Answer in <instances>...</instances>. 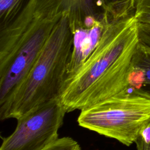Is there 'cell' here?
Instances as JSON below:
<instances>
[{"mask_svg":"<svg viewBox=\"0 0 150 150\" xmlns=\"http://www.w3.org/2000/svg\"><path fill=\"white\" fill-rule=\"evenodd\" d=\"M128 83V91L150 100V47L140 41L131 60Z\"/></svg>","mask_w":150,"mask_h":150,"instance_id":"52a82bcc","label":"cell"},{"mask_svg":"<svg viewBox=\"0 0 150 150\" xmlns=\"http://www.w3.org/2000/svg\"><path fill=\"white\" fill-rule=\"evenodd\" d=\"M42 150H81L80 144L69 137L58 138Z\"/></svg>","mask_w":150,"mask_h":150,"instance_id":"8fae6325","label":"cell"},{"mask_svg":"<svg viewBox=\"0 0 150 150\" xmlns=\"http://www.w3.org/2000/svg\"><path fill=\"white\" fill-rule=\"evenodd\" d=\"M150 120V100L131 91L80 110L79 125L130 146Z\"/></svg>","mask_w":150,"mask_h":150,"instance_id":"3957f363","label":"cell"},{"mask_svg":"<svg viewBox=\"0 0 150 150\" xmlns=\"http://www.w3.org/2000/svg\"><path fill=\"white\" fill-rule=\"evenodd\" d=\"M139 42L134 15L112 22L80 70L64 83L60 98L66 112L128 92L131 60Z\"/></svg>","mask_w":150,"mask_h":150,"instance_id":"6da1fadb","label":"cell"},{"mask_svg":"<svg viewBox=\"0 0 150 150\" xmlns=\"http://www.w3.org/2000/svg\"><path fill=\"white\" fill-rule=\"evenodd\" d=\"M62 16L31 23L9 57L0 64V104L11 96L30 71Z\"/></svg>","mask_w":150,"mask_h":150,"instance_id":"5b68a950","label":"cell"},{"mask_svg":"<svg viewBox=\"0 0 150 150\" xmlns=\"http://www.w3.org/2000/svg\"><path fill=\"white\" fill-rule=\"evenodd\" d=\"M139 41L150 47V25L137 22Z\"/></svg>","mask_w":150,"mask_h":150,"instance_id":"4fadbf2b","label":"cell"},{"mask_svg":"<svg viewBox=\"0 0 150 150\" xmlns=\"http://www.w3.org/2000/svg\"><path fill=\"white\" fill-rule=\"evenodd\" d=\"M114 21L115 20L106 12L102 15L87 16L78 21L69 20L73 34V48L65 83L80 70L97 47L107 26Z\"/></svg>","mask_w":150,"mask_h":150,"instance_id":"8992f818","label":"cell"},{"mask_svg":"<svg viewBox=\"0 0 150 150\" xmlns=\"http://www.w3.org/2000/svg\"><path fill=\"white\" fill-rule=\"evenodd\" d=\"M73 48L69 13L56 25L28 75L0 104V120L17 119L34 107L60 97Z\"/></svg>","mask_w":150,"mask_h":150,"instance_id":"7a4b0ae2","label":"cell"},{"mask_svg":"<svg viewBox=\"0 0 150 150\" xmlns=\"http://www.w3.org/2000/svg\"><path fill=\"white\" fill-rule=\"evenodd\" d=\"M135 143L137 150H150V120L140 130Z\"/></svg>","mask_w":150,"mask_h":150,"instance_id":"7c38bea8","label":"cell"},{"mask_svg":"<svg viewBox=\"0 0 150 150\" xmlns=\"http://www.w3.org/2000/svg\"><path fill=\"white\" fill-rule=\"evenodd\" d=\"M69 13V19L80 21L89 15H102L105 12L103 0H53Z\"/></svg>","mask_w":150,"mask_h":150,"instance_id":"ba28073f","label":"cell"},{"mask_svg":"<svg viewBox=\"0 0 150 150\" xmlns=\"http://www.w3.org/2000/svg\"><path fill=\"white\" fill-rule=\"evenodd\" d=\"M134 0H103L105 10L111 7L126 5L134 2Z\"/></svg>","mask_w":150,"mask_h":150,"instance_id":"5bb4252c","label":"cell"},{"mask_svg":"<svg viewBox=\"0 0 150 150\" xmlns=\"http://www.w3.org/2000/svg\"><path fill=\"white\" fill-rule=\"evenodd\" d=\"M29 0H0V31L10 26Z\"/></svg>","mask_w":150,"mask_h":150,"instance_id":"9c48e42d","label":"cell"},{"mask_svg":"<svg viewBox=\"0 0 150 150\" xmlns=\"http://www.w3.org/2000/svg\"><path fill=\"white\" fill-rule=\"evenodd\" d=\"M66 112L60 97L34 107L16 119L14 131L0 150H42L59 138Z\"/></svg>","mask_w":150,"mask_h":150,"instance_id":"277c9868","label":"cell"},{"mask_svg":"<svg viewBox=\"0 0 150 150\" xmlns=\"http://www.w3.org/2000/svg\"><path fill=\"white\" fill-rule=\"evenodd\" d=\"M134 18L138 23L150 25V0H134Z\"/></svg>","mask_w":150,"mask_h":150,"instance_id":"30bf717a","label":"cell"}]
</instances>
